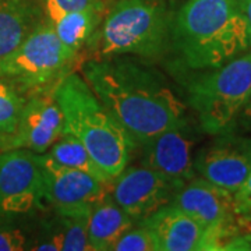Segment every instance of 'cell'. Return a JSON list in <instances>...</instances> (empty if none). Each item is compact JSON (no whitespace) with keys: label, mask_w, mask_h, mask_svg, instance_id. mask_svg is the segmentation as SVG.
<instances>
[{"label":"cell","mask_w":251,"mask_h":251,"mask_svg":"<svg viewBox=\"0 0 251 251\" xmlns=\"http://www.w3.org/2000/svg\"><path fill=\"white\" fill-rule=\"evenodd\" d=\"M82 74L135 147L186 120V105L155 69L117 56L92 59Z\"/></svg>","instance_id":"cell-1"},{"label":"cell","mask_w":251,"mask_h":251,"mask_svg":"<svg viewBox=\"0 0 251 251\" xmlns=\"http://www.w3.org/2000/svg\"><path fill=\"white\" fill-rule=\"evenodd\" d=\"M172 45L188 69H216L251 49L242 0H186L173 20Z\"/></svg>","instance_id":"cell-2"},{"label":"cell","mask_w":251,"mask_h":251,"mask_svg":"<svg viewBox=\"0 0 251 251\" xmlns=\"http://www.w3.org/2000/svg\"><path fill=\"white\" fill-rule=\"evenodd\" d=\"M53 95L63 113L64 133L75 137L105 175L116 179L128 165L134 141L78 74L64 75Z\"/></svg>","instance_id":"cell-3"},{"label":"cell","mask_w":251,"mask_h":251,"mask_svg":"<svg viewBox=\"0 0 251 251\" xmlns=\"http://www.w3.org/2000/svg\"><path fill=\"white\" fill-rule=\"evenodd\" d=\"M173 18L161 0H119L88 41L95 59L159 57L172 45Z\"/></svg>","instance_id":"cell-4"},{"label":"cell","mask_w":251,"mask_h":251,"mask_svg":"<svg viewBox=\"0 0 251 251\" xmlns=\"http://www.w3.org/2000/svg\"><path fill=\"white\" fill-rule=\"evenodd\" d=\"M251 92V49L196 80L188 102L206 134L234 131L240 110Z\"/></svg>","instance_id":"cell-5"},{"label":"cell","mask_w":251,"mask_h":251,"mask_svg":"<svg viewBox=\"0 0 251 251\" xmlns=\"http://www.w3.org/2000/svg\"><path fill=\"white\" fill-rule=\"evenodd\" d=\"M77 54L59 39L54 27L42 23L29 34L17 52L3 67L0 78L17 90L45 91L60 77Z\"/></svg>","instance_id":"cell-6"},{"label":"cell","mask_w":251,"mask_h":251,"mask_svg":"<svg viewBox=\"0 0 251 251\" xmlns=\"http://www.w3.org/2000/svg\"><path fill=\"white\" fill-rule=\"evenodd\" d=\"M44 201L62 216H90L91 211L109 196L113 184L90 173L63 168L42 155Z\"/></svg>","instance_id":"cell-7"},{"label":"cell","mask_w":251,"mask_h":251,"mask_svg":"<svg viewBox=\"0 0 251 251\" xmlns=\"http://www.w3.org/2000/svg\"><path fill=\"white\" fill-rule=\"evenodd\" d=\"M44 201L41 153L17 148L0 152V215L27 214Z\"/></svg>","instance_id":"cell-8"},{"label":"cell","mask_w":251,"mask_h":251,"mask_svg":"<svg viewBox=\"0 0 251 251\" xmlns=\"http://www.w3.org/2000/svg\"><path fill=\"white\" fill-rule=\"evenodd\" d=\"M64 134V119L53 92H36L28 99L14 131L0 137V150L24 148L44 153Z\"/></svg>","instance_id":"cell-9"},{"label":"cell","mask_w":251,"mask_h":251,"mask_svg":"<svg viewBox=\"0 0 251 251\" xmlns=\"http://www.w3.org/2000/svg\"><path fill=\"white\" fill-rule=\"evenodd\" d=\"M216 137L197 153L194 169L202 179L234 194L251 173V138L233 131Z\"/></svg>","instance_id":"cell-10"},{"label":"cell","mask_w":251,"mask_h":251,"mask_svg":"<svg viewBox=\"0 0 251 251\" xmlns=\"http://www.w3.org/2000/svg\"><path fill=\"white\" fill-rule=\"evenodd\" d=\"M179 191L161 173L147 166L126 168L112 186V198L127 215L140 222L173 201Z\"/></svg>","instance_id":"cell-11"},{"label":"cell","mask_w":251,"mask_h":251,"mask_svg":"<svg viewBox=\"0 0 251 251\" xmlns=\"http://www.w3.org/2000/svg\"><path fill=\"white\" fill-rule=\"evenodd\" d=\"M193 147L194 134L184 120L143 144V165L161 173L180 190L197 175Z\"/></svg>","instance_id":"cell-12"},{"label":"cell","mask_w":251,"mask_h":251,"mask_svg":"<svg viewBox=\"0 0 251 251\" xmlns=\"http://www.w3.org/2000/svg\"><path fill=\"white\" fill-rule=\"evenodd\" d=\"M172 204L180 208L204 229L234 224V198L232 193L205 179L194 177L175 194Z\"/></svg>","instance_id":"cell-13"},{"label":"cell","mask_w":251,"mask_h":251,"mask_svg":"<svg viewBox=\"0 0 251 251\" xmlns=\"http://www.w3.org/2000/svg\"><path fill=\"white\" fill-rule=\"evenodd\" d=\"M153 234L158 251L201 250L204 227L175 204H168L140 221Z\"/></svg>","instance_id":"cell-14"},{"label":"cell","mask_w":251,"mask_h":251,"mask_svg":"<svg viewBox=\"0 0 251 251\" xmlns=\"http://www.w3.org/2000/svg\"><path fill=\"white\" fill-rule=\"evenodd\" d=\"M39 0H0V74L29 34L42 24Z\"/></svg>","instance_id":"cell-15"},{"label":"cell","mask_w":251,"mask_h":251,"mask_svg":"<svg viewBox=\"0 0 251 251\" xmlns=\"http://www.w3.org/2000/svg\"><path fill=\"white\" fill-rule=\"evenodd\" d=\"M133 225L134 219L108 196L95 205L88 218V240L92 251H110Z\"/></svg>","instance_id":"cell-16"},{"label":"cell","mask_w":251,"mask_h":251,"mask_svg":"<svg viewBox=\"0 0 251 251\" xmlns=\"http://www.w3.org/2000/svg\"><path fill=\"white\" fill-rule=\"evenodd\" d=\"M102 13L103 6L67 13L54 23V31L63 44L77 54L82 45L88 44L91 36L100 24Z\"/></svg>","instance_id":"cell-17"},{"label":"cell","mask_w":251,"mask_h":251,"mask_svg":"<svg viewBox=\"0 0 251 251\" xmlns=\"http://www.w3.org/2000/svg\"><path fill=\"white\" fill-rule=\"evenodd\" d=\"M54 163L60 165L63 168H70V169H77L90 173L92 176L103 180L106 183L113 184L115 180H112L105 175L98 166V163L92 159L87 148L73 135L64 134L56 141V143L48 150V152H44Z\"/></svg>","instance_id":"cell-18"},{"label":"cell","mask_w":251,"mask_h":251,"mask_svg":"<svg viewBox=\"0 0 251 251\" xmlns=\"http://www.w3.org/2000/svg\"><path fill=\"white\" fill-rule=\"evenodd\" d=\"M90 216H62L60 226L46 242L38 244L39 251H92L88 240Z\"/></svg>","instance_id":"cell-19"},{"label":"cell","mask_w":251,"mask_h":251,"mask_svg":"<svg viewBox=\"0 0 251 251\" xmlns=\"http://www.w3.org/2000/svg\"><path fill=\"white\" fill-rule=\"evenodd\" d=\"M27 99L9 81L0 78V137L11 134Z\"/></svg>","instance_id":"cell-20"},{"label":"cell","mask_w":251,"mask_h":251,"mask_svg":"<svg viewBox=\"0 0 251 251\" xmlns=\"http://www.w3.org/2000/svg\"><path fill=\"white\" fill-rule=\"evenodd\" d=\"M112 251H158V244L151 230L140 224L138 227L127 230L115 243Z\"/></svg>","instance_id":"cell-21"},{"label":"cell","mask_w":251,"mask_h":251,"mask_svg":"<svg viewBox=\"0 0 251 251\" xmlns=\"http://www.w3.org/2000/svg\"><path fill=\"white\" fill-rule=\"evenodd\" d=\"M95 6H103V1L102 0H44L46 23L52 25L67 13L95 7Z\"/></svg>","instance_id":"cell-22"},{"label":"cell","mask_w":251,"mask_h":251,"mask_svg":"<svg viewBox=\"0 0 251 251\" xmlns=\"http://www.w3.org/2000/svg\"><path fill=\"white\" fill-rule=\"evenodd\" d=\"M234 211L237 216L251 215V173L243 186L233 194Z\"/></svg>","instance_id":"cell-23"},{"label":"cell","mask_w":251,"mask_h":251,"mask_svg":"<svg viewBox=\"0 0 251 251\" xmlns=\"http://www.w3.org/2000/svg\"><path fill=\"white\" fill-rule=\"evenodd\" d=\"M25 249V236L20 230L0 229V251H17Z\"/></svg>","instance_id":"cell-24"},{"label":"cell","mask_w":251,"mask_h":251,"mask_svg":"<svg viewBox=\"0 0 251 251\" xmlns=\"http://www.w3.org/2000/svg\"><path fill=\"white\" fill-rule=\"evenodd\" d=\"M226 251H251V230L244 233L234 234L232 239L225 243L224 249Z\"/></svg>","instance_id":"cell-25"},{"label":"cell","mask_w":251,"mask_h":251,"mask_svg":"<svg viewBox=\"0 0 251 251\" xmlns=\"http://www.w3.org/2000/svg\"><path fill=\"white\" fill-rule=\"evenodd\" d=\"M234 128H242L244 131H251V92L249 98L246 100L244 106L240 110Z\"/></svg>","instance_id":"cell-26"},{"label":"cell","mask_w":251,"mask_h":251,"mask_svg":"<svg viewBox=\"0 0 251 251\" xmlns=\"http://www.w3.org/2000/svg\"><path fill=\"white\" fill-rule=\"evenodd\" d=\"M242 10L251 29V0H242Z\"/></svg>","instance_id":"cell-27"},{"label":"cell","mask_w":251,"mask_h":251,"mask_svg":"<svg viewBox=\"0 0 251 251\" xmlns=\"http://www.w3.org/2000/svg\"><path fill=\"white\" fill-rule=\"evenodd\" d=\"M239 224L244 227H247V230H251V215L239 216Z\"/></svg>","instance_id":"cell-28"}]
</instances>
